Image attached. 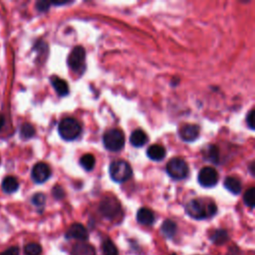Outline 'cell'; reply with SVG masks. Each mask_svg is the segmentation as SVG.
<instances>
[{
  "label": "cell",
  "mask_w": 255,
  "mask_h": 255,
  "mask_svg": "<svg viewBox=\"0 0 255 255\" xmlns=\"http://www.w3.org/2000/svg\"><path fill=\"white\" fill-rule=\"evenodd\" d=\"M3 125H4V117L2 115H0V131H1Z\"/></svg>",
  "instance_id": "obj_32"
},
{
  "label": "cell",
  "mask_w": 255,
  "mask_h": 255,
  "mask_svg": "<svg viewBox=\"0 0 255 255\" xmlns=\"http://www.w3.org/2000/svg\"><path fill=\"white\" fill-rule=\"evenodd\" d=\"M24 253L25 255H41L42 247L40 244L35 242L28 243L24 247Z\"/></svg>",
  "instance_id": "obj_24"
},
{
  "label": "cell",
  "mask_w": 255,
  "mask_h": 255,
  "mask_svg": "<svg viewBox=\"0 0 255 255\" xmlns=\"http://www.w3.org/2000/svg\"><path fill=\"white\" fill-rule=\"evenodd\" d=\"M103 255H118V249L112 240L105 239L102 243Z\"/></svg>",
  "instance_id": "obj_23"
},
{
  "label": "cell",
  "mask_w": 255,
  "mask_h": 255,
  "mask_svg": "<svg viewBox=\"0 0 255 255\" xmlns=\"http://www.w3.org/2000/svg\"><path fill=\"white\" fill-rule=\"evenodd\" d=\"M103 144L110 152H119L125 146V135L119 129H112L103 136Z\"/></svg>",
  "instance_id": "obj_3"
},
{
  "label": "cell",
  "mask_w": 255,
  "mask_h": 255,
  "mask_svg": "<svg viewBox=\"0 0 255 255\" xmlns=\"http://www.w3.org/2000/svg\"><path fill=\"white\" fill-rule=\"evenodd\" d=\"M67 238H74L78 240H87L89 235L86 228L81 223H74L70 226V229L66 232Z\"/></svg>",
  "instance_id": "obj_10"
},
{
  "label": "cell",
  "mask_w": 255,
  "mask_h": 255,
  "mask_svg": "<svg viewBox=\"0 0 255 255\" xmlns=\"http://www.w3.org/2000/svg\"><path fill=\"white\" fill-rule=\"evenodd\" d=\"M71 255H96V251L88 243H76L72 248Z\"/></svg>",
  "instance_id": "obj_15"
},
{
  "label": "cell",
  "mask_w": 255,
  "mask_h": 255,
  "mask_svg": "<svg viewBox=\"0 0 255 255\" xmlns=\"http://www.w3.org/2000/svg\"><path fill=\"white\" fill-rule=\"evenodd\" d=\"M100 212L108 219H114L121 212V205L114 197H105L100 205Z\"/></svg>",
  "instance_id": "obj_7"
},
{
  "label": "cell",
  "mask_w": 255,
  "mask_h": 255,
  "mask_svg": "<svg viewBox=\"0 0 255 255\" xmlns=\"http://www.w3.org/2000/svg\"><path fill=\"white\" fill-rule=\"evenodd\" d=\"M243 201H244V204H245L248 208H250V209H253V208H254V188H253V187L249 188V189L244 193Z\"/></svg>",
  "instance_id": "obj_26"
},
{
  "label": "cell",
  "mask_w": 255,
  "mask_h": 255,
  "mask_svg": "<svg viewBox=\"0 0 255 255\" xmlns=\"http://www.w3.org/2000/svg\"><path fill=\"white\" fill-rule=\"evenodd\" d=\"M137 220L144 225H152L155 222V214L154 212L146 208L139 209L137 213Z\"/></svg>",
  "instance_id": "obj_14"
},
{
  "label": "cell",
  "mask_w": 255,
  "mask_h": 255,
  "mask_svg": "<svg viewBox=\"0 0 255 255\" xmlns=\"http://www.w3.org/2000/svg\"><path fill=\"white\" fill-rule=\"evenodd\" d=\"M224 186L229 191H231L233 194H238L241 191V183L238 179L233 177L226 178L224 181Z\"/></svg>",
  "instance_id": "obj_17"
},
{
  "label": "cell",
  "mask_w": 255,
  "mask_h": 255,
  "mask_svg": "<svg viewBox=\"0 0 255 255\" xmlns=\"http://www.w3.org/2000/svg\"><path fill=\"white\" fill-rule=\"evenodd\" d=\"M253 118H254V111L252 110L249 114H248V116H247V119H246V122H247V125H248V127L250 128V129H254V124H253Z\"/></svg>",
  "instance_id": "obj_31"
},
{
  "label": "cell",
  "mask_w": 255,
  "mask_h": 255,
  "mask_svg": "<svg viewBox=\"0 0 255 255\" xmlns=\"http://www.w3.org/2000/svg\"><path fill=\"white\" fill-rule=\"evenodd\" d=\"M161 231L165 237L172 238L177 232V224L171 219H166L163 221Z\"/></svg>",
  "instance_id": "obj_19"
},
{
  "label": "cell",
  "mask_w": 255,
  "mask_h": 255,
  "mask_svg": "<svg viewBox=\"0 0 255 255\" xmlns=\"http://www.w3.org/2000/svg\"><path fill=\"white\" fill-rule=\"evenodd\" d=\"M85 61H86V51L82 46L75 47L68 57V66L77 73H82L85 70Z\"/></svg>",
  "instance_id": "obj_6"
},
{
  "label": "cell",
  "mask_w": 255,
  "mask_h": 255,
  "mask_svg": "<svg viewBox=\"0 0 255 255\" xmlns=\"http://www.w3.org/2000/svg\"><path fill=\"white\" fill-rule=\"evenodd\" d=\"M206 161L211 162L213 163H218L219 162V151L218 148L214 145H209L206 147V150L203 152Z\"/></svg>",
  "instance_id": "obj_18"
},
{
  "label": "cell",
  "mask_w": 255,
  "mask_h": 255,
  "mask_svg": "<svg viewBox=\"0 0 255 255\" xmlns=\"http://www.w3.org/2000/svg\"><path fill=\"white\" fill-rule=\"evenodd\" d=\"M31 176L36 184H43L50 178L51 169L48 164L44 162H38L34 165Z\"/></svg>",
  "instance_id": "obj_9"
},
{
  "label": "cell",
  "mask_w": 255,
  "mask_h": 255,
  "mask_svg": "<svg viewBox=\"0 0 255 255\" xmlns=\"http://www.w3.org/2000/svg\"><path fill=\"white\" fill-rule=\"evenodd\" d=\"M172 255H177V254H172Z\"/></svg>",
  "instance_id": "obj_33"
},
{
  "label": "cell",
  "mask_w": 255,
  "mask_h": 255,
  "mask_svg": "<svg viewBox=\"0 0 255 255\" xmlns=\"http://www.w3.org/2000/svg\"><path fill=\"white\" fill-rule=\"evenodd\" d=\"M49 5H50V3H48L47 1H39V2H37L36 7L39 11L43 12V11H47L49 9Z\"/></svg>",
  "instance_id": "obj_30"
},
{
  "label": "cell",
  "mask_w": 255,
  "mask_h": 255,
  "mask_svg": "<svg viewBox=\"0 0 255 255\" xmlns=\"http://www.w3.org/2000/svg\"><path fill=\"white\" fill-rule=\"evenodd\" d=\"M210 239L214 244L220 245L229 240V234L224 230H217L211 234Z\"/></svg>",
  "instance_id": "obj_22"
},
{
  "label": "cell",
  "mask_w": 255,
  "mask_h": 255,
  "mask_svg": "<svg viewBox=\"0 0 255 255\" xmlns=\"http://www.w3.org/2000/svg\"><path fill=\"white\" fill-rule=\"evenodd\" d=\"M188 165L185 160L181 158H174L166 164V173L174 180L181 181L188 176Z\"/></svg>",
  "instance_id": "obj_5"
},
{
  "label": "cell",
  "mask_w": 255,
  "mask_h": 255,
  "mask_svg": "<svg viewBox=\"0 0 255 255\" xmlns=\"http://www.w3.org/2000/svg\"><path fill=\"white\" fill-rule=\"evenodd\" d=\"M147 155L152 161L160 162L165 157V149L161 145H153L148 149Z\"/></svg>",
  "instance_id": "obj_16"
},
{
  "label": "cell",
  "mask_w": 255,
  "mask_h": 255,
  "mask_svg": "<svg viewBox=\"0 0 255 255\" xmlns=\"http://www.w3.org/2000/svg\"><path fill=\"white\" fill-rule=\"evenodd\" d=\"M216 206L212 202L204 203L198 200H192L185 206L186 213L194 219H205L211 217L216 213Z\"/></svg>",
  "instance_id": "obj_1"
},
{
  "label": "cell",
  "mask_w": 255,
  "mask_h": 255,
  "mask_svg": "<svg viewBox=\"0 0 255 255\" xmlns=\"http://www.w3.org/2000/svg\"><path fill=\"white\" fill-rule=\"evenodd\" d=\"M198 183L205 187H212L218 183V174L216 169L210 166H205L201 169L197 178Z\"/></svg>",
  "instance_id": "obj_8"
},
{
  "label": "cell",
  "mask_w": 255,
  "mask_h": 255,
  "mask_svg": "<svg viewBox=\"0 0 255 255\" xmlns=\"http://www.w3.org/2000/svg\"><path fill=\"white\" fill-rule=\"evenodd\" d=\"M95 163H96V160L94 156L91 154L84 155L80 159V164L82 165V167L85 169V171H92L95 166Z\"/></svg>",
  "instance_id": "obj_21"
},
{
  "label": "cell",
  "mask_w": 255,
  "mask_h": 255,
  "mask_svg": "<svg viewBox=\"0 0 255 255\" xmlns=\"http://www.w3.org/2000/svg\"><path fill=\"white\" fill-rule=\"evenodd\" d=\"M111 179L119 184H123L129 181L133 176V169L129 162L123 160L114 161L109 167Z\"/></svg>",
  "instance_id": "obj_2"
},
{
  "label": "cell",
  "mask_w": 255,
  "mask_h": 255,
  "mask_svg": "<svg viewBox=\"0 0 255 255\" xmlns=\"http://www.w3.org/2000/svg\"><path fill=\"white\" fill-rule=\"evenodd\" d=\"M19 187V184L14 177H6L2 182V189L6 193H12Z\"/></svg>",
  "instance_id": "obj_20"
},
{
  "label": "cell",
  "mask_w": 255,
  "mask_h": 255,
  "mask_svg": "<svg viewBox=\"0 0 255 255\" xmlns=\"http://www.w3.org/2000/svg\"><path fill=\"white\" fill-rule=\"evenodd\" d=\"M51 84L54 87L55 91L61 97L67 96L69 94V86L65 80L60 79L59 77H52L51 78Z\"/></svg>",
  "instance_id": "obj_13"
},
{
  "label": "cell",
  "mask_w": 255,
  "mask_h": 255,
  "mask_svg": "<svg viewBox=\"0 0 255 255\" xmlns=\"http://www.w3.org/2000/svg\"><path fill=\"white\" fill-rule=\"evenodd\" d=\"M58 132L63 139L71 141L79 138L82 133V127L77 120L73 118H66L60 122Z\"/></svg>",
  "instance_id": "obj_4"
},
{
  "label": "cell",
  "mask_w": 255,
  "mask_h": 255,
  "mask_svg": "<svg viewBox=\"0 0 255 255\" xmlns=\"http://www.w3.org/2000/svg\"><path fill=\"white\" fill-rule=\"evenodd\" d=\"M180 136L182 139L190 143V141L195 140L200 136V127L193 124L184 125L180 130Z\"/></svg>",
  "instance_id": "obj_11"
},
{
  "label": "cell",
  "mask_w": 255,
  "mask_h": 255,
  "mask_svg": "<svg viewBox=\"0 0 255 255\" xmlns=\"http://www.w3.org/2000/svg\"><path fill=\"white\" fill-rule=\"evenodd\" d=\"M148 140H149V139H148L147 134L141 130L134 131L130 137L131 144L136 148H140V147L145 146L148 143Z\"/></svg>",
  "instance_id": "obj_12"
},
{
  "label": "cell",
  "mask_w": 255,
  "mask_h": 255,
  "mask_svg": "<svg viewBox=\"0 0 255 255\" xmlns=\"http://www.w3.org/2000/svg\"><path fill=\"white\" fill-rule=\"evenodd\" d=\"M54 197L56 198V200H61V198L64 196V189L60 186V185H56L54 188H53V191H52Z\"/></svg>",
  "instance_id": "obj_28"
},
{
  "label": "cell",
  "mask_w": 255,
  "mask_h": 255,
  "mask_svg": "<svg viewBox=\"0 0 255 255\" xmlns=\"http://www.w3.org/2000/svg\"><path fill=\"white\" fill-rule=\"evenodd\" d=\"M46 202V197L43 193H36L35 195H33L32 197V203L34 206H36L37 208H42L44 207Z\"/></svg>",
  "instance_id": "obj_27"
},
{
  "label": "cell",
  "mask_w": 255,
  "mask_h": 255,
  "mask_svg": "<svg viewBox=\"0 0 255 255\" xmlns=\"http://www.w3.org/2000/svg\"><path fill=\"white\" fill-rule=\"evenodd\" d=\"M20 134H21V137L23 139H30L32 138L34 135H35V129L33 128L32 125L28 124V123H25L21 126V129H20Z\"/></svg>",
  "instance_id": "obj_25"
},
{
  "label": "cell",
  "mask_w": 255,
  "mask_h": 255,
  "mask_svg": "<svg viewBox=\"0 0 255 255\" xmlns=\"http://www.w3.org/2000/svg\"><path fill=\"white\" fill-rule=\"evenodd\" d=\"M0 255H19V249L16 246H12L3 251L2 253H0Z\"/></svg>",
  "instance_id": "obj_29"
}]
</instances>
